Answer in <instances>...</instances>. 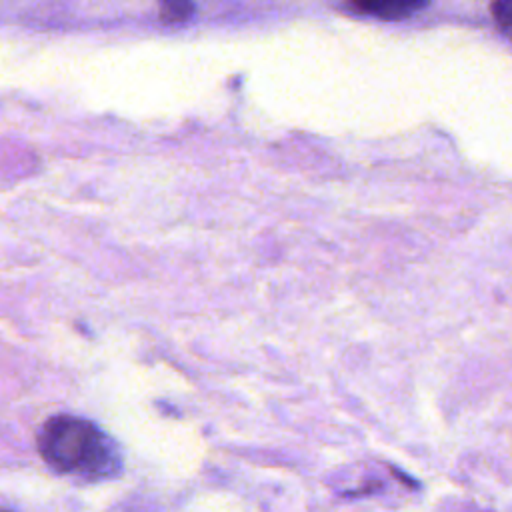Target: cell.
<instances>
[{
	"label": "cell",
	"mask_w": 512,
	"mask_h": 512,
	"mask_svg": "<svg viewBox=\"0 0 512 512\" xmlns=\"http://www.w3.org/2000/svg\"><path fill=\"white\" fill-rule=\"evenodd\" d=\"M492 14L502 28L512 32V2H494Z\"/></svg>",
	"instance_id": "277c9868"
},
{
	"label": "cell",
	"mask_w": 512,
	"mask_h": 512,
	"mask_svg": "<svg viewBox=\"0 0 512 512\" xmlns=\"http://www.w3.org/2000/svg\"><path fill=\"white\" fill-rule=\"evenodd\" d=\"M426 2H414V0H378V2H354V8L360 12H368L374 14L378 18H386V20H396V18H406L412 12L424 8Z\"/></svg>",
	"instance_id": "7a4b0ae2"
},
{
	"label": "cell",
	"mask_w": 512,
	"mask_h": 512,
	"mask_svg": "<svg viewBox=\"0 0 512 512\" xmlns=\"http://www.w3.org/2000/svg\"><path fill=\"white\" fill-rule=\"evenodd\" d=\"M44 462L60 474H78L90 480L106 478L120 468V458L92 422L78 416H52L38 434Z\"/></svg>",
	"instance_id": "6da1fadb"
},
{
	"label": "cell",
	"mask_w": 512,
	"mask_h": 512,
	"mask_svg": "<svg viewBox=\"0 0 512 512\" xmlns=\"http://www.w3.org/2000/svg\"><path fill=\"white\" fill-rule=\"evenodd\" d=\"M190 12H192V6H190V4L170 2V4H164V6H162L160 18H162L164 22H180V20L188 18Z\"/></svg>",
	"instance_id": "3957f363"
}]
</instances>
